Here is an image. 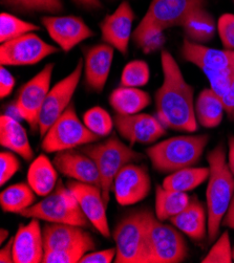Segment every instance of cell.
Here are the masks:
<instances>
[{"label":"cell","instance_id":"obj_22","mask_svg":"<svg viewBox=\"0 0 234 263\" xmlns=\"http://www.w3.org/2000/svg\"><path fill=\"white\" fill-rule=\"evenodd\" d=\"M181 54L185 61L194 64L200 69L224 70L234 68V50L210 48L184 38Z\"/></svg>","mask_w":234,"mask_h":263},{"label":"cell","instance_id":"obj_13","mask_svg":"<svg viewBox=\"0 0 234 263\" xmlns=\"http://www.w3.org/2000/svg\"><path fill=\"white\" fill-rule=\"evenodd\" d=\"M151 189V178L143 165L127 164L116 175L112 191L122 206L133 205L147 197Z\"/></svg>","mask_w":234,"mask_h":263},{"label":"cell","instance_id":"obj_7","mask_svg":"<svg viewBox=\"0 0 234 263\" xmlns=\"http://www.w3.org/2000/svg\"><path fill=\"white\" fill-rule=\"evenodd\" d=\"M99 139L80 121L75 105L70 104L44 135L41 149L46 153H57L96 143Z\"/></svg>","mask_w":234,"mask_h":263},{"label":"cell","instance_id":"obj_39","mask_svg":"<svg viewBox=\"0 0 234 263\" xmlns=\"http://www.w3.org/2000/svg\"><path fill=\"white\" fill-rule=\"evenodd\" d=\"M85 250L66 251H45L42 263H80L81 258L86 254Z\"/></svg>","mask_w":234,"mask_h":263},{"label":"cell","instance_id":"obj_18","mask_svg":"<svg viewBox=\"0 0 234 263\" xmlns=\"http://www.w3.org/2000/svg\"><path fill=\"white\" fill-rule=\"evenodd\" d=\"M42 232L45 251L81 249L88 253L96 248L93 236L82 227L48 222L44 226Z\"/></svg>","mask_w":234,"mask_h":263},{"label":"cell","instance_id":"obj_30","mask_svg":"<svg viewBox=\"0 0 234 263\" xmlns=\"http://www.w3.org/2000/svg\"><path fill=\"white\" fill-rule=\"evenodd\" d=\"M36 195L28 182L15 183L0 194V206L4 212L20 214L36 203Z\"/></svg>","mask_w":234,"mask_h":263},{"label":"cell","instance_id":"obj_41","mask_svg":"<svg viewBox=\"0 0 234 263\" xmlns=\"http://www.w3.org/2000/svg\"><path fill=\"white\" fill-rule=\"evenodd\" d=\"M117 255L116 248H111L98 252H88L80 260V263H112Z\"/></svg>","mask_w":234,"mask_h":263},{"label":"cell","instance_id":"obj_16","mask_svg":"<svg viewBox=\"0 0 234 263\" xmlns=\"http://www.w3.org/2000/svg\"><path fill=\"white\" fill-rule=\"evenodd\" d=\"M41 22L49 37L65 52L95 35L83 19L77 16H44Z\"/></svg>","mask_w":234,"mask_h":263},{"label":"cell","instance_id":"obj_32","mask_svg":"<svg viewBox=\"0 0 234 263\" xmlns=\"http://www.w3.org/2000/svg\"><path fill=\"white\" fill-rule=\"evenodd\" d=\"M39 30L38 25L24 21L12 14L2 13L0 15V42L2 43Z\"/></svg>","mask_w":234,"mask_h":263},{"label":"cell","instance_id":"obj_24","mask_svg":"<svg viewBox=\"0 0 234 263\" xmlns=\"http://www.w3.org/2000/svg\"><path fill=\"white\" fill-rule=\"evenodd\" d=\"M178 231L186 234L193 240H203L208 234V219L203 203L195 197L190 198L188 205L169 219Z\"/></svg>","mask_w":234,"mask_h":263},{"label":"cell","instance_id":"obj_4","mask_svg":"<svg viewBox=\"0 0 234 263\" xmlns=\"http://www.w3.org/2000/svg\"><path fill=\"white\" fill-rule=\"evenodd\" d=\"M80 150L91 156L96 163L100 178L103 198L109 205L113 181L118 172L127 164L144 159V155L125 145L116 135L101 143H92L80 147Z\"/></svg>","mask_w":234,"mask_h":263},{"label":"cell","instance_id":"obj_46","mask_svg":"<svg viewBox=\"0 0 234 263\" xmlns=\"http://www.w3.org/2000/svg\"><path fill=\"white\" fill-rule=\"evenodd\" d=\"M222 226L234 230V196H233V198L230 202V205L227 210V213L225 214V216L223 218Z\"/></svg>","mask_w":234,"mask_h":263},{"label":"cell","instance_id":"obj_47","mask_svg":"<svg viewBox=\"0 0 234 263\" xmlns=\"http://www.w3.org/2000/svg\"><path fill=\"white\" fill-rule=\"evenodd\" d=\"M228 166L234 175V137L231 136L228 141Z\"/></svg>","mask_w":234,"mask_h":263},{"label":"cell","instance_id":"obj_36","mask_svg":"<svg viewBox=\"0 0 234 263\" xmlns=\"http://www.w3.org/2000/svg\"><path fill=\"white\" fill-rule=\"evenodd\" d=\"M202 263H231L233 262V250L231 248L229 233L226 231L201 261Z\"/></svg>","mask_w":234,"mask_h":263},{"label":"cell","instance_id":"obj_43","mask_svg":"<svg viewBox=\"0 0 234 263\" xmlns=\"http://www.w3.org/2000/svg\"><path fill=\"white\" fill-rule=\"evenodd\" d=\"M225 112L228 115L229 119L234 122V79L231 83V87L228 93L222 99Z\"/></svg>","mask_w":234,"mask_h":263},{"label":"cell","instance_id":"obj_34","mask_svg":"<svg viewBox=\"0 0 234 263\" xmlns=\"http://www.w3.org/2000/svg\"><path fill=\"white\" fill-rule=\"evenodd\" d=\"M84 125L99 138L109 137L115 127L114 119L102 107L96 106L83 115Z\"/></svg>","mask_w":234,"mask_h":263},{"label":"cell","instance_id":"obj_21","mask_svg":"<svg viewBox=\"0 0 234 263\" xmlns=\"http://www.w3.org/2000/svg\"><path fill=\"white\" fill-rule=\"evenodd\" d=\"M115 48L110 44H97L87 49L84 62L86 86L98 93L105 87L110 77Z\"/></svg>","mask_w":234,"mask_h":263},{"label":"cell","instance_id":"obj_14","mask_svg":"<svg viewBox=\"0 0 234 263\" xmlns=\"http://www.w3.org/2000/svg\"><path fill=\"white\" fill-rule=\"evenodd\" d=\"M66 186L76 197L82 212L91 224L104 238H111L112 233L106 215L107 204L103 198L102 189L100 187L89 185V183L74 179L69 180Z\"/></svg>","mask_w":234,"mask_h":263},{"label":"cell","instance_id":"obj_49","mask_svg":"<svg viewBox=\"0 0 234 263\" xmlns=\"http://www.w3.org/2000/svg\"><path fill=\"white\" fill-rule=\"evenodd\" d=\"M233 262H234V249H233Z\"/></svg>","mask_w":234,"mask_h":263},{"label":"cell","instance_id":"obj_12","mask_svg":"<svg viewBox=\"0 0 234 263\" xmlns=\"http://www.w3.org/2000/svg\"><path fill=\"white\" fill-rule=\"evenodd\" d=\"M83 69L84 63L82 59H80L75 69L49 90L39 116L38 131L40 137H44L51 125L60 118L71 104V99L80 83Z\"/></svg>","mask_w":234,"mask_h":263},{"label":"cell","instance_id":"obj_3","mask_svg":"<svg viewBox=\"0 0 234 263\" xmlns=\"http://www.w3.org/2000/svg\"><path fill=\"white\" fill-rule=\"evenodd\" d=\"M209 142V136H178L154 144L146 154L154 170L172 173L196 165Z\"/></svg>","mask_w":234,"mask_h":263},{"label":"cell","instance_id":"obj_42","mask_svg":"<svg viewBox=\"0 0 234 263\" xmlns=\"http://www.w3.org/2000/svg\"><path fill=\"white\" fill-rule=\"evenodd\" d=\"M16 80L14 76L6 68V66L0 67V98L5 99L9 97L15 87Z\"/></svg>","mask_w":234,"mask_h":263},{"label":"cell","instance_id":"obj_37","mask_svg":"<svg viewBox=\"0 0 234 263\" xmlns=\"http://www.w3.org/2000/svg\"><path fill=\"white\" fill-rule=\"evenodd\" d=\"M133 40L137 47L144 51V54H151L164 45L166 38L163 31L151 29L140 33H133Z\"/></svg>","mask_w":234,"mask_h":263},{"label":"cell","instance_id":"obj_9","mask_svg":"<svg viewBox=\"0 0 234 263\" xmlns=\"http://www.w3.org/2000/svg\"><path fill=\"white\" fill-rule=\"evenodd\" d=\"M54 63L46 64L30 81L19 89L14 108L33 131L39 130V116L49 92Z\"/></svg>","mask_w":234,"mask_h":263},{"label":"cell","instance_id":"obj_25","mask_svg":"<svg viewBox=\"0 0 234 263\" xmlns=\"http://www.w3.org/2000/svg\"><path fill=\"white\" fill-rule=\"evenodd\" d=\"M205 7L202 6L194 9L181 26L184 31L185 38L200 44L211 41L218 31L214 17Z\"/></svg>","mask_w":234,"mask_h":263},{"label":"cell","instance_id":"obj_20","mask_svg":"<svg viewBox=\"0 0 234 263\" xmlns=\"http://www.w3.org/2000/svg\"><path fill=\"white\" fill-rule=\"evenodd\" d=\"M44 252L39 219L32 218L28 224H20L13 237L14 263H42Z\"/></svg>","mask_w":234,"mask_h":263},{"label":"cell","instance_id":"obj_48","mask_svg":"<svg viewBox=\"0 0 234 263\" xmlns=\"http://www.w3.org/2000/svg\"><path fill=\"white\" fill-rule=\"evenodd\" d=\"M8 237H9V231L6 229L0 230V245H4Z\"/></svg>","mask_w":234,"mask_h":263},{"label":"cell","instance_id":"obj_10","mask_svg":"<svg viewBox=\"0 0 234 263\" xmlns=\"http://www.w3.org/2000/svg\"><path fill=\"white\" fill-rule=\"evenodd\" d=\"M206 4V0H152L134 33L151 29L164 32L174 26H182L194 9Z\"/></svg>","mask_w":234,"mask_h":263},{"label":"cell","instance_id":"obj_27","mask_svg":"<svg viewBox=\"0 0 234 263\" xmlns=\"http://www.w3.org/2000/svg\"><path fill=\"white\" fill-rule=\"evenodd\" d=\"M109 100L112 108L123 116L140 114L151 103L149 93L138 87L127 86H120L113 90Z\"/></svg>","mask_w":234,"mask_h":263},{"label":"cell","instance_id":"obj_23","mask_svg":"<svg viewBox=\"0 0 234 263\" xmlns=\"http://www.w3.org/2000/svg\"><path fill=\"white\" fill-rule=\"evenodd\" d=\"M0 144L16 153L25 162H33L34 151L25 128L13 117L4 115L0 118Z\"/></svg>","mask_w":234,"mask_h":263},{"label":"cell","instance_id":"obj_8","mask_svg":"<svg viewBox=\"0 0 234 263\" xmlns=\"http://www.w3.org/2000/svg\"><path fill=\"white\" fill-rule=\"evenodd\" d=\"M149 263H181L188 256V246L178 230L151 217L147 231Z\"/></svg>","mask_w":234,"mask_h":263},{"label":"cell","instance_id":"obj_45","mask_svg":"<svg viewBox=\"0 0 234 263\" xmlns=\"http://www.w3.org/2000/svg\"><path fill=\"white\" fill-rule=\"evenodd\" d=\"M71 2L88 11H97L103 8L100 0H71Z\"/></svg>","mask_w":234,"mask_h":263},{"label":"cell","instance_id":"obj_1","mask_svg":"<svg viewBox=\"0 0 234 263\" xmlns=\"http://www.w3.org/2000/svg\"><path fill=\"white\" fill-rule=\"evenodd\" d=\"M164 80L155 92L157 118L166 129L195 133L197 122L194 114L193 87L188 84L177 62L168 50L161 52Z\"/></svg>","mask_w":234,"mask_h":263},{"label":"cell","instance_id":"obj_11","mask_svg":"<svg viewBox=\"0 0 234 263\" xmlns=\"http://www.w3.org/2000/svg\"><path fill=\"white\" fill-rule=\"evenodd\" d=\"M59 51L34 33L25 34L0 45V64L3 66L35 65Z\"/></svg>","mask_w":234,"mask_h":263},{"label":"cell","instance_id":"obj_2","mask_svg":"<svg viewBox=\"0 0 234 263\" xmlns=\"http://www.w3.org/2000/svg\"><path fill=\"white\" fill-rule=\"evenodd\" d=\"M209 177L206 191L208 210V239L217 240L223 218L234 196V175L231 172L223 145L213 148L207 155Z\"/></svg>","mask_w":234,"mask_h":263},{"label":"cell","instance_id":"obj_33","mask_svg":"<svg viewBox=\"0 0 234 263\" xmlns=\"http://www.w3.org/2000/svg\"><path fill=\"white\" fill-rule=\"evenodd\" d=\"M2 4L20 13L58 14L64 10L62 0H2Z\"/></svg>","mask_w":234,"mask_h":263},{"label":"cell","instance_id":"obj_28","mask_svg":"<svg viewBox=\"0 0 234 263\" xmlns=\"http://www.w3.org/2000/svg\"><path fill=\"white\" fill-rule=\"evenodd\" d=\"M224 104L211 88L200 92L194 103V114L199 125L204 128L213 129L220 126L224 118Z\"/></svg>","mask_w":234,"mask_h":263},{"label":"cell","instance_id":"obj_31","mask_svg":"<svg viewBox=\"0 0 234 263\" xmlns=\"http://www.w3.org/2000/svg\"><path fill=\"white\" fill-rule=\"evenodd\" d=\"M209 173V167H187L172 172L170 175H168L163 180L162 186L165 189L178 192L192 191L208 179Z\"/></svg>","mask_w":234,"mask_h":263},{"label":"cell","instance_id":"obj_50","mask_svg":"<svg viewBox=\"0 0 234 263\" xmlns=\"http://www.w3.org/2000/svg\"><path fill=\"white\" fill-rule=\"evenodd\" d=\"M233 2H234V0H233Z\"/></svg>","mask_w":234,"mask_h":263},{"label":"cell","instance_id":"obj_26","mask_svg":"<svg viewBox=\"0 0 234 263\" xmlns=\"http://www.w3.org/2000/svg\"><path fill=\"white\" fill-rule=\"evenodd\" d=\"M53 162L44 154H40L33 160L28 171V183L34 192L45 197L54 191L58 182V173Z\"/></svg>","mask_w":234,"mask_h":263},{"label":"cell","instance_id":"obj_35","mask_svg":"<svg viewBox=\"0 0 234 263\" xmlns=\"http://www.w3.org/2000/svg\"><path fill=\"white\" fill-rule=\"evenodd\" d=\"M150 80L149 65L143 60L128 62L121 73L120 85L127 87H142Z\"/></svg>","mask_w":234,"mask_h":263},{"label":"cell","instance_id":"obj_19","mask_svg":"<svg viewBox=\"0 0 234 263\" xmlns=\"http://www.w3.org/2000/svg\"><path fill=\"white\" fill-rule=\"evenodd\" d=\"M53 163L64 176L101 188L98 167L91 156L76 149L57 152Z\"/></svg>","mask_w":234,"mask_h":263},{"label":"cell","instance_id":"obj_5","mask_svg":"<svg viewBox=\"0 0 234 263\" xmlns=\"http://www.w3.org/2000/svg\"><path fill=\"white\" fill-rule=\"evenodd\" d=\"M153 215L150 210H138L117 224L114 230L116 263H149L147 231Z\"/></svg>","mask_w":234,"mask_h":263},{"label":"cell","instance_id":"obj_29","mask_svg":"<svg viewBox=\"0 0 234 263\" xmlns=\"http://www.w3.org/2000/svg\"><path fill=\"white\" fill-rule=\"evenodd\" d=\"M190 197L186 192L165 189L162 185L155 187L154 214L161 221L169 220L188 205Z\"/></svg>","mask_w":234,"mask_h":263},{"label":"cell","instance_id":"obj_44","mask_svg":"<svg viewBox=\"0 0 234 263\" xmlns=\"http://www.w3.org/2000/svg\"><path fill=\"white\" fill-rule=\"evenodd\" d=\"M0 262L14 263L13 259V238L0 251Z\"/></svg>","mask_w":234,"mask_h":263},{"label":"cell","instance_id":"obj_38","mask_svg":"<svg viewBox=\"0 0 234 263\" xmlns=\"http://www.w3.org/2000/svg\"><path fill=\"white\" fill-rule=\"evenodd\" d=\"M19 169L20 162L16 153L10 150L0 153V185L5 186Z\"/></svg>","mask_w":234,"mask_h":263},{"label":"cell","instance_id":"obj_17","mask_svg":"<svg viewBox=\"0 0 234 263\" xmlns=\"http://www.w3.org/2000/svg\"><path fill=\"white\" fill-rule=\"evenodd\" d=\"M135 18L136 15L131 5L128 2H123L113 14L107 15L100 24L103 42L110 44L123 56H126Z\"/></svg>","mask_w":234,"mask_h":263},{"label":"cell","instance_id":"obj_15","mask_svg":"<svg viewBox=\"0 0 234 263\" xmlns=\"http://www.w3.org/2000/svg\"><path fill=\"white\" fill-rule=\"evenodd\" d=\"M114 123L118 134L131 145L153 144L166 135V128L159 119L147 114L132 116L117 114Z\"/></svg>","mask_w":234,"mask_h":263},{"label":"cell","instance_id":"obj_6","mask_svg":"<svg viewBox=\"0 0 234 263\" xmlns=\"http://www.w3.org/2000/svg\"><path fill=\"white\" fill-rule=\"evenodd\" d=\"M19 215L24 218H36L50 223H64L82 228H86L91 223L74 194L61 180H58L53 192L24 210Z\"/></svg>","mask_w":234,"mask_h":263},{"label":"cell","instance_id":"obj_40","mask_svg":"<svg viewBox=\"0 0 234 263\" xmlns=\"http://www.w3.org/2000/svg\"><path fill=\"white\" fill-rule=\"evenodd\" d=\"M218 33L225 49L234 50V15L224 14L218 20Z\"/></svg>","mask_w":234,"mask_h":263}]
</instances>
